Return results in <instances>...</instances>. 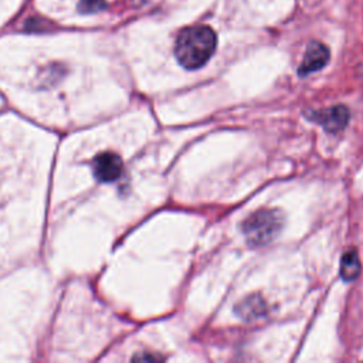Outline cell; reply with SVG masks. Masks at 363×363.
Masks as SVG:
<instances>
[{
    "label": "cell",
    "instance_id": "1",
    "mask_svg": "<svg viewBox=\"0 0 363 363\" xmlns=\"http://www.w3.org/2000/svg\"><path fill=\"white\" fill-rule=\"evenodd\" d=\"M217 47V35L207 26H194L183 28L174 44V55L177 61L187 69L203 67L214 54Z\"/></svg>",
    "mask_w": 363,
    "mask_h": 363
},
{
    "label": "cell",
    "instance_id": "2",
    "mask_svg": "<svg viewBox=\"0 0 363 363\" xmlns=\"http://www.w3.org/2000/svg\"><path fill=\"white\" fill-rule=\"evenodd\" d=\"M284 225V214L277 208H261L250 214L242 223V233L254 247L271 242Z\"/></svg>",
    "mask_w": 363,
    "mask_h": 363
},
{
    "label": "cell",
    "instance_id": "3",
    "mask_svg": "<svg viewBox=\"0 0 363 363\" xmlns=\"http://www.w3.org/2000/svg\"><path fill=\"white\" fill-rule=\"evenodd\" d=\"M94 174L99 182H115L123 170V163L116 153L104 152L94 159Z\"/></svg>",
    "mask_w": 363,
    "mask_h": 363
},
{
    "label": "cell",
    "instance_id": "4",
    "mask_svg": "<svg viewBox=\"0 0 363 363\" xmlns=\"http://www.w3.org/2000/svg\"><path fill=\"white\" fill-rule=\"evenodd\" d=\"M311 119L322 125L328 132H339L349 122V109L343 105L330 106L320 111L311 112Z\"/></svg>",
    "mask_w": 363,
    "mask_h": 363
},
{
    "label": "cell",
    "instance_id": "5",
    "mask_svg": "<svg viewBox=\"0 0 363 363\" xmlns=\"http://www.w3.org/2000/svg\"><path fill=\"white\" fill-rule=\"evenodd\" d=\"M329 58H330L329 48L319 41H312L308 45L303 60L299 65V69H298L299 75H308L311 72H315L323 68L328 64Z\"/></svg>",
    "mask_w": 363,
    "mask_h": 363
},
{
    "label": "cell",
    "instance_id": "6",
    "mask_svg": "<svg viewBox=\"0 0 363 363\" xmlns=\"http://www.w3.org/2000/svg\"><path fill=\"white\" fill-rule=\"evenodd\" d=\"M265 302L261 296L252 295L238 303L237 312L242 319H257L265 313Z\"/></svg>",
    "mask_w": 363,
    "mask_h": 363
},
{
    "label": "cell",
    "instance_id": "7",
    "mask_svg": "<svg viewBox=\"0 0 363 363\" xmlns=\"http://www.w3.org/2000/svg\"><path fill=\"white\" fill-rule=\"evenodd\" d=\"M360 272V261L354 248L343 252L340 259V275L345 281H353Z\"/></svg>",
    "mask_w": 363,
    "mask_h": 363
},
{
    "label": "cell",
    "instance_id": "8",
    "mask_svg": "<svg viewBox=\"0 0 363 363\" xmlns=\"http://www.w3.org/2000/svg\"><path fill=\"white\" fill-rule=\"evenodd\" d=\"M106 6V0H81L78 4L82 13H96Z\"/></svg>",
    "mask_w": 363,
    "mask_h": 363
}]
</instances>
